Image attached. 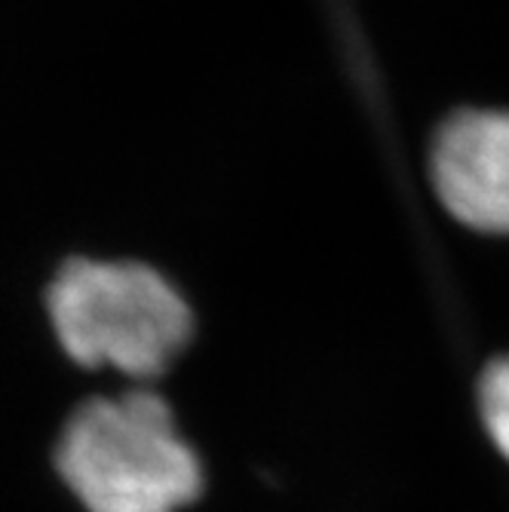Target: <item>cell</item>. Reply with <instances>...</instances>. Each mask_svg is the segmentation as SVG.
Wrapping results in <instances>:
<instances>
[{"label":"cell","instance_id":"1","mask_svg":"<svg viewBox=\"0 0 509 512\" xmlns=\"http://www.w3.org/2000/svg\"><path fill=\"white\" fill-rule=\"evenodd\" d=\"M56 463L89 512H178L203 488L197 454L151 390L80 405Z\"/></svg>","mask_w":509,"mask_h":512},{"label":"cell","instance_id":"2","mask_svg":"<svg viewBox=\"0 0 509 512\" xmlns=\"http://www.w3.org/2000/svg\"><path fill=\"white\" fill-rule=\"evenodd\" d=\"M50 319L74 362L132 378L160 375L191 338V310L175 286L123 261H68L50 286Z\"/></svg>","mask_w":509,"mask_h":512},{"label":"cell","instance_id":"3","mask_svg":"<svg viewBox=\"0 0 509 512\" xmlns=\"http://www.w3.org/2000/svg\"><path fill=\"white\" fill-rule=\"evenodd\" d=\"M433 184L457 221L509 234V114H454L436 135Z\"/></svg>","mask_w":509,"mask_h":512},{"label":"cell","instance_id":"4","mask_svg":"<svg viewBox=\"0 0 509 512\" xmlns=\"http://www.w3.org/2000/svg\"><path fill=\"white\" fill-rule=\"evenodd\" d=\"M479 411L491 442L509 460V359H497L479 381Z\"/></svg>","mask_w":509,"mask_h":512}]
</instances>
